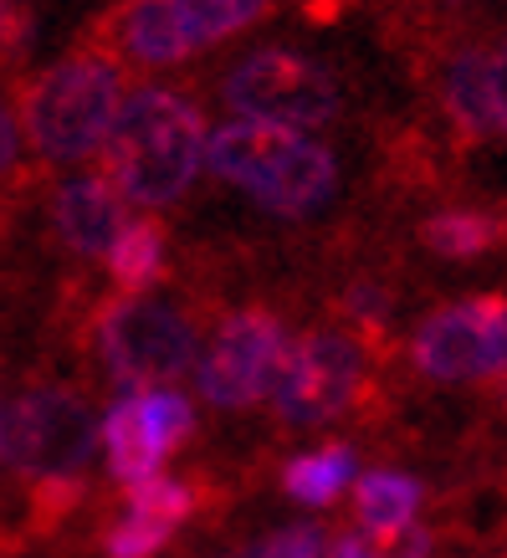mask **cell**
<instances>
[{"label":"cell","mask_w":507,"mask_h":558,"mask_svg":"<svg viewBox=\"0 0 507 558\" xmlns=\"http://www.w3.org/2000/svg\"><path fill=\"white\" fill-rule=\"evenodd\" d=\"M210 159L205 113L174 87H138L123 102L113 134L102 144V174L129 205L165 210L180 205Z\"/></svg>","instance_id":"cell-1"},{"label":"cell","mask_w":507,"mask_h":558,"mask_svg":"<svg viewBox=\"0 0 507 558\" xmlns=\"http://www.w3.org/2000/svg\"><path fill=\"white\" fill-rule=\"evenodd\" d=\"M123 102V62L87 41L21 87V123L47 165H83L102 154Z\"/></svg>","instance_id":"cell-2"},{"label":"cell","mask_w":507,"mask_h":558,"mask_svg":"<svg viewBox=\"0 0 507 558\" xmlns=\"http://www.w3.org/2000/svg\"><path fill=\"white\" fill-rule=\"evenodd\" d=\"M205 170L226 185L246 190L271 216H307V210L334 201L338 190V159L328 144L256 119L220 123L210 134Z\"/></svg>","instance_id":"cell-3"},{"label":"cell","mask_w":507,"mask_h":558,"mask_svg":"<svg viewBox=\"0 0 507 558\" xmlns=\"http://www.w3.org/2000/svg\"><path fill=\"white\" fill-rule=\"evenodd\" d=\"M267 11L271 0H119L93 26V47L134 68H174L256 26Z\"/></svg>","instance_id":"cell-4"},{"label":"cell","mask_w":507,"mask_h":558,"mask_svg":"<svg viewBox=\"0 0 507 558\" xmlns=\"http://www.w3.org/2000/svg\"><path fill=\"white\" fill-rule=\"evenodd\" d=\"M98 440L102 425L93 421V405L83 400V389L57 385V379L26 385L11 415H5V461L32 492L77 487Z\"/></svg>","instance_id":"cell-5"},{"label":"cell","mask_w":507,"mask_h":558,"mask_svg":"<svg viewBox=\"0 0 507 558\" xmlns=\"http://www.w3.org/2000/svg\"><path fill=\"white\" fill-rule=\"evenodd\" d=\"M108 374L134 389L180 385L201 364V328L185 307L159 298H108L93 318Z\"/></svg>","instance_id":"cell-6"},{"label":"cell","mask_w":507,"mask_h":558,"mask_svg":"<svg viewBox=\"0 0 507 558\" xmlns=\"http://www.w3.org/2000/svg\"><path fill=\"white\" fill-rule=\"evenodd\" d=\"M220 102L237 119L277 123V129H323L338 119L343 108V87L323 62L303 57L288 47H262L252 57H241L237 68L220 83Z\"/></svg>","instance_id":"cell-7"},{"label":"cell","mask_w":507,"mask_h":558,"mask_svg":"<svg viewBox=\"0 0 507 558\" xmlns=\"http://www.w3.org/2000/svg\"><path fill=\"white\" fill-rule=\"evenodd\" d=\"M374 343H364L349 328H313L292 339L277 385H271V410L282 425H328L343 410H354L370 389Z\"/></svg>","instance_id":"cell-8"},{"label":"cell","mask_w":507,"mask_h":558,"mask_svg":"<svg viewBox=\"0 0 507 558\" xmlns=\"http://www.w3.org/2000/svg\"><path fill=\"white\" fill-rule=\"evenodd\" d=\"M410 364L436 385L507 389V298L476 292V298L436 307L410 339Z\"/></svg>","instance_id":"cell-9"},{"label":"cell","mask_w":507,"mask_h":558,"mask_svg":"<svg viewBox=\"0 0 507 558\" xmlns=\"http://www.w3.org/2000/svg\"><path fill=\"white\" fill-rule=\"evenodd\" d=\"M292 339L271 307H237L201 349L195 385L216 410H246L267 400Z\"/></svg>","instance_id":"cell-10"},{"label":"cell","mask_w":507,"mask_h":558,"mask_svg":"<svg viewBox=\"0 0 507 558\" xmlns=\"http://www.w3.org/2000/svg\"><path fill=\"white\" fill-rule=\"evenodd\" d=\"M51 231L72 256H87V262L102 256L108 262L113 241L129 231V201L102 170L72 174L51 190Z\"/></svg>","instance_id":"cell-11"},{"label":"cell","mask_w":507,"mask_h":558,"mask_svg":"<svg viewBox=\"0 0 507 558\" xmlns=\"http://www.w3.org/2000/svg\"><path fill=\"white\" fill-rule=\"evenodd\" d=\"M440 98H446V113H451V123H457V134L467 144H487V138L507 134L497 83H492V51L467 47L461 57H451Z\"/></svg>","instance_id":"cell-12"},{"label":"cell","mask_w":507,"mask_h":558,"mask_svg":"<svg viewBox=\"0 0 507 558\" xmlns=\"http://www.w3.org/2000/svg\"><path fill=\"white\" fill-rule=\"evenodd\" d=\"M102 451H108V472L119 476L123 487H138V482L159 476L165 451H159V440L149 436V421H144V410H138V395H123L119 405L102 415Z\"/></svg>","instance_id":"cell-13"},{"label":"cell","mask_w":507,"mask_h":558,"mask_svg":"<svg viewBox=\"0 0 507 558\" xmlns=\"http://www.w3.org/2000/svg\"><path fill=\"white\" fill-rule=\"evenodd\" d=\"M108 277H113L119 298H144L165 277V226L154 216L129 220V231L108 252Z\"/></svg>","instance_id":"cell-14"},{"label":"cell","mask_w":507,"mask_h":558,"mask_svg":"<svg viewBox=\"0 0 507 558\" xmlns=\"http://www.w3.org/2000/svg\"><path fill=\"white\" fill-rule=\"evenodd\" d=\"M421 512V482L406 472H364L354 482V518L364 533H400Z\"/></svg>","instance_id":"cell-15"},{"label":"cell","mask_w":507,"mask_h":558,"mask_svg":"<svg viewBox=\"0 0 507 558\" xmlns=\"http://www.w3.org/2000/svg\"><path fill=\"white\" fill-rule=\"evenodd\" d=\"M349 476H354V451L343 440H328V446L303 451L282 466V492L307 502V508H328V502H338V492L349 487Z\"/></svg>","instance_id":"cell-16"},{"label":"cell","mask_w":507,"mask_h":558,"mask_svg":"<svg viewBox=\"0 0 507 558\" xmlns=\"http://www.w3.org/2000/svg\"><path fill=\"white\" fill-rule=\"evenodd\" d=\"M421 241L425 252L446 256V262H472L503 241V220L482 216V210H436V216H425Z\"/></svg>","instance_id":"cell-17"},{"label":"cell","mask_w":507,"mask_h":558,"mask_svg":"<svg viewBox=\"0 0 507 558\" xmlns=\"http://www.w3.org/2000/svg\"><path fill=\"white\" fill-rule=\"evenodd\" d=\"M138 395V410L149 421V436L159 440V451H180L190 436H195V405L185 400V389L174 385H159V389H134Z\"/></svg>","instance_id":"cell-18"},{"label":"cell","mask_w":507,"mask_h":558,"mask_svg":"<svg viewBox=\"0 0 507 558\" xmlns=\"http://www.w3.org/2000/svg\"><path fill=\"white\" fill-rule=\"evenodd\" d=\"M123 502H129L134 518H154V523L180 527L190 512L201 508V492L190 482H180V476H149L138 487H123Z\"/></svg>","instance_id":"cell-19"},{"label":"cell","mask_w":507,"mask_h":558,"mask_svg":"<svg viewBox=\"0 0 507 558\" xmlns=\"http://www.w3.org/2000/svg\"><path fill=\"white\" fill-rule=\"evenodd\" d=\"M169 533H174L169 523H154V518H134V512H129L123 523L108 527L102 554H108V558H154L169 543Z\"/></svg>","instance_id":"cell-20"},{"label":"cell","mask_w":507,"mask_h":558,"mask_svg":"<svg viewBox=\"0 0 507 558\" xmlns=\"http://www.w3.org/2000/svg\"><path fill=\"white\" fill-rule=\"evenodd\" d=\"M328 533L313 523H298V527H282V533H271V538H262L246 558H328Z\"/></svg>","instance_id":"cell-21"},{"label":"cell","mask_w":507,"mask_h":558,"mask_svg":"<svg viewBox=\"0 0 507 558\" xmlns=\"http://www.w3.org/2000/svg\"><path fill=\"white\" fill-rule=\"evenodd\" d=\"M343 313H349V323H354V333L364 343H379V333L389 328V298L379 288H370V282H354V288H349Z\"/></svg>","instance_id":"cell-22"},{"label":"cell","mask_w":507,"mask_h":558,"mask_svg":"<svg viewBox=\"0 0 507 558\" xmlns=\"http://www.w3.org/2000/svg\"><path fill=\"white\" fill-rule=\"evenodd\" d=\"M21 144H26V123H21V102L0 93V190L16 185L21 174Z\"/></svg>","instance_id":"cell-23"},{"label":"cell","mask_w":507,"mask_h":558,"mask_svg":"<svg viewBox=\"0 0 507 558\" xmlns=\"http://www.w3.org/2000/svg\"><path fill=\"white\" fill-rule=\"evenodd\" d=\"M364 538H370V558H431V548H436L431 527H415V523L400 527V533H364Z\"/></svg>","instance_id":"cell-24"},{"label":"cell","mask_w":507,"mask_h":558,"mask_svg":"<svg viewBox=\"0 0 507 558\" xmlns=\"http://www.w3.org/2000/svg\"><path fill=\"white\" fill-rule=\"evenodd\" d=\"M21 41H26V16H21L11 0H0V62H5Z\"/></svg>","instance_id":"cell-25"},{"label":"cell","mask_w":507,"mask_h":558,"mask_svg":"<svg viewBox=\"0 0 507 558\" xmlns=\"http://www.w3.org/2000/svg\"><path fill=\"white\" fill-rule=\"evenodd\" d=\"M492 83H497V102H503V123H507V36L492 47Z\"/></svg>","instance_id":"cell-26"},{"label":"cell","mask_w":507,"mask_h":558,"mask_svg":"<svg viewBox=\"0 0 507 558\" xmlns=\"http://www.w3.org/2000/svg\"><path fill=\"white\" fill-rule=\"evenodd\" d=\"M0 451H5V421H0Z\"/></svg>","instance_id":"cell-27"}]
</instances>
